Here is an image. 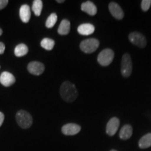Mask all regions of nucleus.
<instances>
[{"label": "nucleus", "mask_w": 151, "mask_h": 151, "mask_svg": "<svg viewBox=\"0 0 151 151\" xmlns=\"http://www.w3.org/2000/svg\"><path fill=\"white\" fill-rule=\"evenodd\" d=\"M16 82V78L12 73L4 71L0 75V83L4 87H10Z\"/></svg>", "instance_id": "obj_11"}, {"label": "nucleus", "mask_w": 151, "mask_h": 151, "mask_svg": "<svg viewBox=\"0 0 151 151\" xmlns=\"http://www.w3.org/2000/svg\"><path fill=\"white\" fill-rule=\"evenodd\" d=\"M43 9V1L41 0H35L32 4V11L36 16H40Z\"/></svg>", "instance_id": "obj_20"}, {"label": "nucleus", "mask_w": 151, "mask_h": 151, "mask_svg": "<svg viewBox=\"0 0 151 151\" xmlns=\"http://www.w3.org/2000/svg\"><path fill=\"white\" fill-rule=\"evenodd\" d=\"M57 2L58 3H60V4H61V3H63V2H65V0H57Z\"/></svg>", "instance_id": "obj_26"}, {"label": "nucleus", "mask_w": 151, "mask_h": 151, "mask_svg": "<svg viewBox=\"0 0 151 151\" xmlns=\"http://www.w3.org/2000/svg\"><path fill=\"white\" fill-rule=\"evenodd\" d=\"M17 123L22 129H29L33 123L31 114L24 110H20L16 115Z\"/></svg>", "instance_id": "obj_2"}, {"label": "nucleus", "mask_w": 151, "mask_h": 151, "mask_svg": "<svg viewBox=\"0 0 151 151\" xmlns=\"http://www.w3.org/2000/svg\"><path fill=\"white\" fill-rule=\"evenodd\" d=\"M132 133H133V129L132 126L129 124H124L120 129L119 136L122 140H127L132 137Z\"/></svg>", "instance_id": "obj_15"}, {"label": "nucleus", "mask_w": 151, "mask_h": 151, "mask_svg": "<svg viewBox=\"0 0 151 151\" xmlns=\"http://www.w3.org/2000/svg\"><path fill=\"white\" fill-rule=\"evenodd\" d=\"M70 22L68 20L64 19V20H62V22H60L59 27H58V34L60 35H67L69 33V32H70Z\"/></svg>", "instance_id": "obj_16"}, {"label": "nucleus", "mask_w": 151, "mask_h": 151, "mask_svg": "<svg viewBox=\"0 0 151 151\" xmlns=\"http://www.w3.org/2000/svg\"><path fill=\"white\" fill-rule=\"evenodd\" d=\"M81 10L90 16H94L97 12V6L90 1H87L81 4Z\"/></svg>", "instance_id": "obj_12"}, {"label": "nucleus", "mask_w": 151, "mask_h": 151, "mask_svg": "<svg viewBox=\"0 0 151 151\" xmlns=\"http://www.w3.org/2000/svg\"><path fill=\"white\" fill-rule=\"evenodd\" d=\"M81 127L78 124L75 123L66 124L62 127V132L63 134L67 136H73L78 134Z\"/></svg>", "instance_id": "obj_10"}, {"label": "nucleus", "mask_w": 151, "mask_h": 151, "mask_svg": "<svg viewBox=\"0 0 151 151\" xmlns=\"http://www.w3.org/2000/svg\"><path fill=\"white\" fill-rule=\"evenodd\" d=\"M129 39L132 44L135 45L139 48H144L147 44V41L146 37L142 34L134 32L130 33L129 35Z\"/></svg>", "instance_id": "obj_6"}, {"label": "nucleus", "mask_w": 151, "mask_h": 151, "mask_svg": "<svg viewBox=\"0 0 151 151\" xmlns=\"http://www.w3.org/2000/svg\"><path fill=\"white\" fill-rule=\"evenodd\" d=\"M27 70L30 73L35 76L42 74L45 70V66L40 62L33 61L27 65Z\"/></svg>", "instance_id": "obj_7"}, {"label": "nucleus", "mask_w": 151, "mask_h": 151, "mask_svg": "<svg viewBox=\"0 0 151 151\" xmlns=\"http://www.w3.org/2000/svg\"><path fill=\"white\" fill-rule=\"evenodd\" d=\"M4 120V115L2 112H0V127L2 125Z\"/></svg>", "instance_id": "obj_25"}, {"label": "nucleus", "mask_w": 151, "mask_h": 151, "mask_svg": "<svg viewBox=\"0 0 151 151\" xmlns=\"http://www.w3.org/2000/svg\"><path fill=\"white\" fill-rule=\"evenodd\" d=\"M109 9L111 14L117 20H122L124 18V11L118 4L113 2V1L109 3Z\"/></svg>", "instance_id": "obj_9"}, {"label": "nucleus", "mask_w": 151, "mask_h": 151, "mask_svg": "<svg viewBox=\"0 0 151 151\" xmlns=\"http://www.w3.org/2000/svg\"><path fill=\"white\" fill-rule=\"evenodd\" d=\"M58 20V16L57 14L55 13H52L48 16V18H47L46 22V27L47 28H52L54 27V25L55 24Z\"/></svg>", "instance_id": "obj_21"}, {"label": "nucleus", "mask_w": 151, "mask_h": 151, "mask_svg": "<svg viewBox=\"0 0 151 151\" xmlns=\"http://www.w3.org/2000/svg\"><path fill=\"white\" fill-rule=\"evenodd\" d=\"M60 94L64 101L71 103L76 99L78 92L74 84L66 81L60 86Z\"/></svg>", "instance_id": "obj_1"}, {"label": "nucleus", "mask_w": 151, "mask_h": 151, "mask_svg": "<svg viewBox=\"0 0 151 151\" xmlns=\"http://www.w3.org/2000/svg\"><path fill=\"white\" fill-rule=\"evenodd\" d=\"M113 58H114V52L110 48H106L99 52L97 57V61L100 65L106 67L111 65Z\"/></svg>", "instance_id": "obj_4"}, {"label": "nucleus", "mask_w": 151, "mask_h": 151, "mask_svg": "<svg viewBox=\"0 0 151 151\" xmlns=\"http://www.w3.org/2000/svg\"><path fill=\"white\" fill-rule=\"evenodd\" d=\"M28 51H29V49H28V47L25 44L20 43L15 48L14 54L16 57L20 58V57L24 56L25 55H27Z\"/></svg>", "instance_id": "obj_18"}, {"label": "nucleus", "mask_w": 151, "mask_h": 151, "mask_svg": "<svg viewBox=\"0 0 151 151\" xmlns=\"http://www.w3.org/2000/svg\"><path fill=\"white\" fill-rule=\"evenodd\" d=\"M110 151H118V150H113H113H111Z\"/></svg>", "instance_id": "obj_28"}, {"label": "nucleus", "mask_w": 151, "mask_h": 151, "mask_svg": "<svg viewBox=\"0 0 151 151\" xmlns=\"http://www.w3.org/2000/svg\"><path fill=\"white\" fill-rule=\"evenodd\" d=\"M151 5V0H143L141 1V9L143 11H147L150 9Z\"/></svg>", "instance_id": "obj_22"}, {"label": "nucleus", "mask_w": 151, "mask_h": 151, "mask_svg": "<svg viewBox=\"0 0 151 151\" xmlns=\"http://www.w3.org/2000/svg\"><path fill=\"white\" fill-rule=\"evenodd\" d=\"M8 0H0V10H2L8 4Z\"/></svg>", "instance_id": "obj_23"}, {"label": "nucleus", "mask_w": 151, "mask_h": 151, "mask_svg": "<svg viewBox=\"0 0 151 151\" xmlns=\"http://www.w3.org/2000/svg\"><path fill=\"white\" fill-rule=\"evenodd\" d=\"M132 72V62L129 53L123 55L121 61V73L122 76L127 78Z\"/></svg>", "instance_id": "obj_5"}, {"label": "nucleus", "mask_w": 151, "mask_h": 151, "mask_svg": "<svg viewBox=\"0 0 151 151\" xmlns=\"http://www.w3.org/2000/svg\"><path fill=\"white\" fill-rule=\"evenodd\" d=\"M99 46V41L97 39H85L81 41L80 44V48L85 53H92L97 50Z\"/></svg>", "instance_id": "obj_3"}, {"label": "nucleus", "mask_w": 151, "mask_h": 151, "mask_svg": "<svg viewBox=\"0 0 151 151\" xmlns=\"http://www.w3.org/2000/svg\"><path fill=\"white\" fill-rule=\"evenodd\" d=\"M2 33H3V31H2V29H1V28H0V36H1V35H2Z\"/></svg>", "instance_id": "obj_27"}, {"label": "nucleus", "mask_w": 151, "mask_h": 151, "mask_svg": "<svg viewBox=\"0 0 151 151\" xmlns=\"http://www.w3.org/2000/svg\"><path fill=\"white\" fill-rule=\"evenodd\" d=\"M139 146L140 148L145 149L151 146V133H148L140 139L139 141Z\"/></svg>", "instance_id": "obj_17"}, {"label": "nucleus", "mask_w": 151, "mask_h": 151, "mask_svg": "<svg viewBox=\"0 0 151 151\" xmlns=\"http://www.w3.org/2000/svg\"><path fill=\"white\" fill-rule=\"evenodd\" d=\"M55 41L53 39H50V38H44L41 41V46L47 50H52L55 46Z\"/></svg>", "instance_id": "obj_19"}, {"label": "nucleus", "mask_w": 151, "mask_h": 151, "mask_svg": "<svg viewBox=\"0 0 151 151\" xmlns=\"http://www.w3.org/2000/svg\"><path fill=\"white\" fill-rule=\"evenodd\" d=\"M20 18L24 23L29 22L31 18V11L29 5L23 4L20 9Z\"/></svg>", "instance_id": "obj_14"}, {"label": "nucleus", "mask_w": 151, "mask_h": 151, "mask_svg": "<svg viewBox=\"0 0 151 151\" xmlns=\"http://www.w3.org/2000/svg\"><path fill=\"white\" fill-rule=\"evenodd\" d=\"M5 48H6V46L4 43L0 41V55H2L4 52Z\"/></svg>", "instance_id": "obj_24"}, {"label": "nucleus", "mask_w": 151, "mask_h": 151, "mask_svg": "<svg viewBox=\"0 0 151 151\" xmlns=\"http://www.w3.org/2000/svg\"><path fill=\"white\" fill-rule=\"evenodd\" d=\"M94 29H95V28H94L93 24L90 23H85L81 24V25H79L78 29H77V31H78V32L81 35L88 36L93 34Z\"/></svg>", "instance_id": "obj_13"}, {"label": "nucleus", "mask_w": 151, "mask_h": 151, "mask_svg": "<svg viewBox=\"0 0 151 151\" xmlns=\"http://www.w3.org/2000/svg\"><path fill=\"white\" fill-rule=\"evenodd\" d=\"M119 126H120V120L118 118H111L106 124V134L110 137L116 134V133L118 131Z\"/></svg>", "instance_id": "obj_8"}]
</instances>
